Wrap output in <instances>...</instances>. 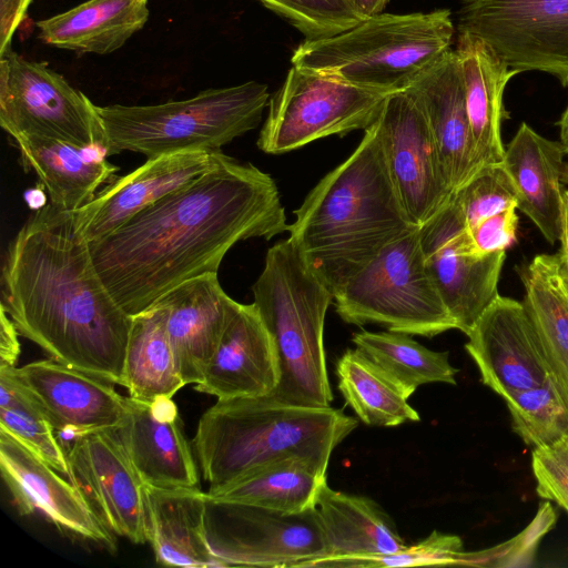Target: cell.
Instances as JSON below:
<instances>
[{
	"label": "cell",
	"mask_w": 568,
	"mask_h": 568,
	"mask_svg": "<svg viewBox=\"0 0 568 568\" xmlns=\"http://www.w3.org/2000/svg\"><path fill=\"white\" fill-rule=\"evenodd\" d=\"M531 467L537 495L568 513V436L554 444L535 447Z\"/></svg>",
	"instance_id": "40"
},
{
	"label": "cell",
	"mask_w": 568,
	"mask_h": 568,
	"mask_svg": "<svg viewBox=\"0 0 568 568\" xmlns=\"http://www.w3.org/2000/svg\"><path fill=\"white\" fill-rule=\"evenodd\" d=\"M375 125L402 206L409 221L420 226L454 193L425 115L410 94L399 91L388 95Z\"/></svg>",
	"instance_id": "14"
},
{
	"label": "cell",
	"mask_w": 568,
	"mask_h": 568,
	"mask_svg": "<svg viewBox=\"0 0 568 568\" xmlns=\"http://www.w3.org/2000/svg\"><path fill=\"white\" fill-rule=\"evenodd\" d=\"M0 471L21 515L41 514L61 531L114 548V535L99 521L78 488L2 428Z\"/></svg>",
	"instance_id": "18"
},
{
	"label": "cell",
	"mask_w": 568,
	"mask_h": 568,
	"mask_svg": "<svg viewBox=\"0 0 568 568\" xmlns=\"http://www.w3.org/2000/svg\"><path fill=\"white\" fill-rule=\"evenodd\" d=\"M504 399L514 432L527 445L547 446L568 436V384L554 372L540 385Z\"/></svg>",
	"instance_id": "35"
},
{
	"label": "cell",
	"mask_w": 568,
	"mask_h": 568,
	"mask_svg": "<svg viewBox=\"0 0 568 568\" xmlns=\"http://www.w3.org/2000/svg\"><path fill=\"white\" fill-rule=\"evenodd\" d=\"M560 142L523 122L506 145L501 164L517 191V209L554 244L560 240L568 162Z\"/></svg>",
	"instance_id": "24"
},
{
	"label": "cell",
	"mask_w": 568,
	"mask_h": 568,
	"mask_svg": "<svg viewBox=\"0 0 568 568\" xmlns=\"http://www.w3.org/2000/svg\"><path fill=\"white\" fill-rule=\"evenodd\" d=\"M564 219H562V231L560 236L561 248L559 252L561 265L565 273L568 276V190L564 193Z\"/></svg>",
	"instance_id": "45"
},
{
	"label": "cell",
	"mask_w": 568,
	"mask_h": 568,
	"mask_svg": "<svg viewBox=\"0 0 568 568\" xmlns=\"http://www.w3.org/2000/svg\"><path fill=\"white\" fill-rule=\"evenodd\" d=\"M13 375L44 414L55 433L72 438L115 430L126 414V397L113 382L52 358L13 368Z\"/></svg>",
	"instance_id": "17"
},
{
	"label": "cell",
	"mask_w": 568,
	"mask_h": 568,
	"mask_svg": "<svg viewBox=\"0 0 568 568\" xmlns=\"http://www.w3.org/2000/svg\"><path fill=\"white\" fill-rule=\"evenodd\" d=\"M326 480V469L302 457H286L263 464L232 481L209 489L214 498L256 505L285 513H301L316 506Z\"/></svg>",
	"instance_id": "30"
},
{
	"label": "cell",
	"mask_w": 568,
	"mask_h": 568,
	"mask_svg": "<svg viewBox=\"0 0 568 568\" xmlns=\"http://www.w3.org/2000/svg\"><path fill=\"white\" fill-rule=\"evenodd\" d=\"M335 369L338 390L363 423L394 427L420 419L393 379L359 348L346 349Z\"/></svg>",
	"instance_id": "33"
},
{
	"label": "cell",
	"mask_w": 568,
	"mask_h": 568,
	"mask_svg": "<svg viewBox=\"0 0 568 568\" xmlns=\"http://www.w3.org/2000/svg\"><path fill=\"white\" fill-rule=\"evenodd\" d=\"M24 197H26V202L32 210L37 211V210H40L41 207H43L44 205H47L45 195L42 190H38V189L37 190L36 189L28 190L24 194Z\"/></svg>",
	"instance_id": "47"
},
{
	"label": "cell",
	"mask_w": 568,
	"mask_h": 568,
	"mask_svg": "<svg viewBox=\"0 0 568 568\" xmlns=\"http://www.w3.org/2000/svg\"><path fill=\"white\" fill-rule=\"evenodd\" d=\"M64 449L68 479L99 521L115 536L145 544L144 484L115 432L97 430L77 436Z\"/></svg>",
	"instance_id": "15"
},
{
	"label": "cell",
	"mask_w": 568,
	"mask_h": 568,
	"mask_svg": "<svg viewBox=\"0 0 568 568\" xmlns=\"http://www.w3.org/2000/svg\"><path fill=\"white\" fill-rule=\"evenodd\" d=\"M357 426L332 406H303L271 396L217 399L201 416L192 439L202 475L213 489L273 460L329 457Z\"/></svg>",
	"instance_id": "4"
},
{
	"label": "cell",
	"mask_w": 568,
	"mask_h": 568,
	"mask_svg": "<svg viewBox=\"0 0 568 568\" xmlns=\"http://www.w3.org/2000/svg\"><path fill=\"white\" fill-rule=\"evenodd\" d=\"M294 214L290 239L332 293L387 244L416 227L394 187L375 123Z\"/></svg>",
	"instance_id": "3"
},
{
	"label": "cell",
	"mask_w": 568,
	"mask_h": 568,
	"mask_svg": "<svg viewBox=\"0 0 568 568\" xmlns=\"http://www.w3.org/2000/svg\"><path fill=\"white\" fill-rule=\"evenodd\" d=\"M270 93L247 81L151 105H95L110 156L132 151L148 159L181 151H215L258 125Z\"/></svg>",
	"instance_id": "7"
},
{
	"label": "cell",
	"mask_w": 568,
	"mask_h": 568,
	"mask_svg": "<svg viewBox=\"0 0 568 568\" xmlns=\"http://www.w3.org/2000/svg\"><path fill=\"white\" fill-rule=\"evenodd\" d=\"M274 180L217 153L213 168L89 243L118 305L134 316L192 277L217 273L229 250L288 231Z\"/></svg>",
	"instance_id": "1"
},
{
	"label": "cell",
	"mask_w": 568,
	"mask_h": 568,
	"mask_svg": "<svg viewBox=\"0 0 568 568\" xmlns=\"http://www.w3.org/2000/svg\"><path fill=\"white\" fill-rule=\"evenodd\" d=\"M170 343L164 314L158 304L132 316L124 364V387L141 402L172 398L183 386Z\"/></svg>",
	"instance_id": "31"
},
{
	"label": "cell",
	"mask_w": 568,
	"mask_h": 568,
	"mask_svg": "<svg viewBox=\"0 0 568 568\" xmlns=\"http://www.w3.org/2000/svg\"><path fill=\"white\" fill-rule=\"evenodd\" d=\"M280 379L274 342L254 304H240L195 390L217 399L260 397Z\"/></svg>",
	"instance_id": "22"
},
{
	"label": "cell",
	"mask_w": 568,
	"mask_h": 568,
	"mask_svg": "<svg viewBox=\"0 0 568 568\" xmlns=\"http://www.w3.org/2000/svg\"><path fill=\"white\" fill-rule=\"evenodd\" d=\"M517 207H510L496 213L470 230H466L474 251L486 255L496 251H506L517 236Z\"/></svg>",
	"instance_id": "41"
},
{
	"label": "cell",
	"mask_w": 568,
	"mask_h": 568,
	"mask_svg": "<svg viewBox=\"0 0 568 568\" xmlns=\"http://www.w3.org/2000/svg\"><path fill=\"white\" fill-rule=\"evenodd\" d=\"M354 345L375 362L408 398L424 384H456L455 368L448 352L426 348L408 334L399 332L354 333Z\"/></svg>",
	"instance_id": "34"
},
{
	"label": "cell",
	"mask_w": 568,
	"mask_h": 568,
	"mask_svg": "<svg viewBox=\"0 0 568 568\" xmlns=\"http://www.w3.org/2000/svg\"><path fill=\"white\" fill-rule=\"evenodd\" d=\"M252 292L278 357V384L268 396L294 405L331 406L324 322L332 291L288 237L267 251Z\"/></svg>",
	"instance_id": "5"
},
{
	"label": "cell",
	"mask_w": 568,
	"mask_h": 568,
	"mask_svg": "<svg viewBox=\"0 0 568 568\" xmlns=\"http://www.w3.org/2000/svg\"><path fill=\"white\" fill-rule=\"evenodd\" d=\"M114 432L143 484L200 488L195 456L172 398L141 402L128 396L124 420Z\"/></svg>",
	"instance_id": "20"
},
{
	"label": "cell",
	"mask_w": 568,
	"mask_h": 568,
	"mask_svg": "<svg viewBox=\"0 0 568 568\" xmlns=\"http://www.w3.org/2000/svg\"><path fill=\"white\" fill-rule=\"evenodd\" d=\"M453 200L466 230L510 207H517L516 187L501 163L481 166L456 189Z\"/></svg>",
	"instance_id": "39"
},
{
	"label": "cell",
	"mask_w": 568,
	"mask_h": 568,
	"mask_svg": "<svg viewBox=\"0 0 568 568\" xmlns=\"http://www.w3.org/2000/svg\"><path fill=\"white\" fill-rule=\"evenodd\" d=\"M205 536L226 567H301L327 556L316 506L285 513L206 491Z\"/></svg>",
	"instance_id": "10"
},
{
	"label": "cell",
	"mask_w": 568,
	"mask_h": 568,
	"mask_svg": "<svg viewBox=\"0 0 568 568\" xmlns=\"http://www.w3.org/2000/svg\"><path fill=\"white\" fill-rule=\"evenodd\" d=\"M326 557L373 556L406 547L395 523L373 499L337 491L325 481L316 497Z\"/></svg>",
	"instance_id": "29"
},
{
	"label": "cell",
	"mask_w": 568,
	"mask_h": 568,
	"mask_svg": "<svg viewBox=\"0 0 568 568\" xmlns=\"http://www.w3.org/2000/svg\"><path fill=\"white\" fill-rule=\"evenodd\" d=\"M219 151H181L148 159L73 211L78 230L89 243L110 234L146 206L213 168Z\"/></svg>",
	"instance_id": "19"
},
{
	"label": "cell",
	"mask_w": 568,
	"mask_h": 568,
	"mask_svg": "<svg viewBox=\"0 0 568 568\" xmlns=\"http://www.w3.org/2000/svg\"><path fill=\"white\" fill-rule=\"evenodd\" d=\"M481 382L503 398L540 385L552 369L523 303L498 294L467 334Z\"/></svg>",
	"instance_id": "16"
},
{
	"label": "cell",
	"mask_w": 568,
	"mask_h": 568,
	"mask_svg": "<svg viewBox=\"0 0 568 568\" xmlns=\"http://www.w3.org/2000/svg\"><path fill=\"white\" fill-rule=\"evenodd\" d=\"M420 106L453 191L479 169L455 50L446 52L406 90Z\"/></svg>",
	"instance_id": "23"
},
{
	"label": "cell",
	"mask_w": 568,
	"mask_h": 568,
	"mask_svg": "<svg viewBox=\"0 0 568 568\" xmlns=\"http://www.w3.org/2000/svg\"><path fill=\"white\" fill-rule=\"evenodd\" d=\"M13 140L24 170L38 175L50 203L64 211H77L93 200L98 189L119 170L104 158H89V149L64 141L26 135Z\"/></svg>",
	"instance_id": "28"
},
{
	"label": "cell",
	"mask_w": 568,
	"mask_h": 568,
	"mask_svg": "<svg viewBox=\"0 0 568 568\" xmlns=\"http://www.w3.org/2000/svg\"><path fill=\"white\" fill-rule=\"evenodd\" d=\"M333 297L337 314L349 324L375 323L426 337L456 328L426 268L419 226L382 248Z\"/></svg>",
	"instance_id": "8"
},
{
	"label": "cell",
	"mask_w": 568,
	"mask_h": 568,
	"mask_svg": "<svg viewBox=\"0 0 568 568\" xmlns=\"http://www.w3.org/2000/svg\"><path fill=\"white\" fill-rule=\"evenodd\" d=\"M150 16L148 0H88L39 20L40 40L79 53L108 54L142 30Z\"/></svg>",
	"instance_id": "27"
},
{
	"label": "cell",
	"mask_w": 568,
	"mask_h": 568,
	"mask_svg": "<svg viewBox=\"0 0 568 568\" xmlns=\"http://www.w3.org/2000/svg\"><path fill=\"white\" fill-rule=\"evenodd\" d=\"M463 541L456 535L434 530L419 542L384 555L323 557L308 561L303 568H389L455 565L463 551Z\"/></svg>",
	"instance_id": "37"
},
{
	"label": "cell",
	"mask_w": 568,
	"mask_h": 568,
	"mask_svg": "<svg viewBox=\"0 0 568 568\" xmlns=\"http://www.w3.org/2000/svg\"><path fill=\"white\" fill-rule=\"evenodd\" d=\"M455 52L478 164H499L505 152L500 135L503 94L519 72L510 69L486 42L468 33L457 32Z\"/></svg>",
	"instance_id": "26"
},
{
	"label": "cell",
	"mask_w": 568,
	"mask_h": 568,
	"mask_svg": "<svg viewBox=\"0 0 568 568\" xmlns=\"http://www.w3.org/2000/svg\"><path fill=\"white\" fill-rule=\"evenodd\" d=\"M154 303L163 311L185 385L200 383L239 303L223 291L214 272L182 282Z\"/></svg>",
	"instance_id": "21"
},
{
	"label": "cell",
	"mask_w": 568,
	"mask_h": 568,
	"mask_svg": "<svg viewBox=\"0 0 568 568\" xmlns=\"http://www.w3.org/2000/svg\"><path fill=\"white\" fill-rule=\"evenodd\" d=\"M146 537L158 564L226 568L205 536L206 493L200 488H156L144 484Z\"/></svg>",
	"instance_id": "25"
},
{
	"label": "cell",
	"mask_w": 568,
	"mask_h": 568,
	"mask_svg": "<svg viewBox=\"0 0 568 568\" xmlns=\"http://www.w3.org/2000/svg\"><path fill=\"white\" fill-rule=\"evenodd\" d=\"M560 131V143L568 156V104L558 122Z\"/></svg>",
	"instance_id": "48"
},
{
	"label": "cell",
	"mask_w": 568,
	"mask_h": 568,
	"mask_svg": "<svg viewBox=\"0 0 568 568\" xmlns=\"http://www.w3.org/2000/svg\"><path fill=\"white\" fill-rule=\"evenodd\" d=\"M0 368V428L11 433L55 470L69 476L64 446L44 414L13 375Z\"/></svg>",
	"instance_id": "36"
},
{
	"label": "cell",
	"mask_w": 568,
	"mask_h": 568,
	"mask_svg": "<svg viewBox=\"0 0 568 568\" xmlns=\"http://www.w3.org/2000/svg\"><path fill=\"white\" fill-rule=\"evenodd\" d=\"M18 329L6 310L0 306V368L17 367L20 355Z\"/></svg>",
	"instance_id": "44"
},
{
	"label": "cell",
	"mask_w": 568,
	"mask_h": 568,
	"mask_svg": "<svg viewBox=\"0 0 568 568\" xmlns=\"http://www.w3.org/2000/svg\"><path fill=\"white\" fill-rule=\"evenodd\" d=\"M33 0H0V58L11 50L12 38Z\"/></svg>",
	"instance_id": "43"
},
{
	"label": "cell",
	"mask_w": 568,
	"mask_h": 568,
	"mask_svg": "<svg viewBox=\"0 0 568 568\" xmlns=\"http://www.w3.org/2000/svg\"><path fill=\"white\" fill-rule=\"evenodd\" d=\"M356 9L365 17L382 13L389 0H352Z\"/></svg>",
	"instance_id": "46"
},
{
	"label": "cell",
	"mask_w": 568,
	"mask_h": 568,
	"mask_svg": "<svg viewBox=\"0 0 568 568\" xmlns=\"http://www.w3.org/2000/svg\"><path fill=\"white\" fill-rule=\"evenodd\" d=\"M448 9L378 13L341 33L305 39L291 62L302 70L386 93L405 91L452 50Z\"/></svg>",
	"instance_id": "6"
},
{
	"label": "cell",
	"mask_w": 568,
	"mask_h": 568,
	"mask_svg": "<svg viewBox=\"0 0 568 568\" xmlns=\"http://www.w3.org/2000/svg\"><path fill=\"white\" fill-rule=\"evenodd\" d=\"M524 306L552 372L568 384V288L557 254H540L518 271Z\"/></svg>",
	"instance_id": "32"
},
{
	"label": "cell",
	"mask_w": 568,
	"mask_h": 568,
	"mask_svg": "<svg viewBox=\"0 0 568 568\" xmlns=\"http://www.w3.org/2000/svg\"><path fill=\"white\" fill-rule=\"evenodd\" d=\"M426 268L456 328L470 332L498 296L506 251L477 254L453 200L419 226Z\"/></svg>",
	"instance_id": "13"
},
{
	"label": "cell",
	"mask_w": 568,
	"mask_h": 568,
	"mask_svg": "<svg viewBox=\"0 0 568 568\" xmlns=\"http://www.w3.org/2000/svg\"><path fill=\"white\" fill-rule=\"evenodd\" d=\"M0 125L12 139L40 136L102 151L105 143L95 104L45 63L12 50L0 58Z\"/></svg>",
	"instance_id": "11"
},
{
	"label": "cell",
	"mask_w": 568,
	"mask_h": 568,
	"mask_svg": "<svg viewBox=\"0 0 568 568\" xmlns=\"http://www.w3.org/2000/svg\"><path fill=\"white\" fill-rule=\"evenodd\" d=\"M556 513L548 501L540 505L539 510L529 526L515 538V548L508 567L529 566L534 559L536 547L545 534L556 523Z\"/></svg>",
	"instance_id": "42"
},
{
	"label": "cell",
	"mask_w": 568,
	"mask_h": 568,
	"mask_svg": "<svg viewBox=\"0 0 568 568\" xmlns=\"http://www.w3.org/2000/svg\"><path fill=\"white\" fill-rule=\"evenodd\" d=\"M1 302L19 335L50 358L124 387L132 317L98 274L74 215L52 203L9 243Z\"/></svg>",
	"instance_id": "2"
},
{
	"label": "cell",
	"mask_w": 568,
	"mask_h": 568,
	"mask_svg": "<svg viewBox=\"0 0 568 568\" xmlns=\"http://www.w3.org/2000/svg\"><path fill=\"white\" fill-rule=\"evenodd\" d=\"M388 95L292 65L281 88L270 97L257 146L280 154L328 135L367 130Z\"/></svg>",
	"instance_id": "9"
},
{
	"label": "cell",
	"mask_w": 568,
	"mask_h": 568,
	"mask_svg": "<svg viewBox=\"0 0 568 568\" xmlns=\"http://www.w3.org/2000/svg\"><path fill=\"white\" fill-rule=\"evenodd\" d=\"M457 32L486 42L507 65L568 87V0H460Z\"/></svg>",
	"instance_id": "12"
},
{
	"label": "cell",
	"mask_w": 568,
	"mask_h": 568,
	"mask_svg": "<svg viewBox=\"0 0 568 568\" xmlns=\"http://www.w3.org/2000/svg\"><path fill=\"white\" fill-rule=\"evenodd\" d=\"M306 39L329 37L366 19L352 0H257Z\"/></svg>",
	"instance_id": "38"
}]
</instances>
